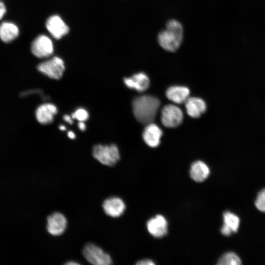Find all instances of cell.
I'll return each mask as SVG.
<instances>
[{
	"label": "cell",
	"mask_w": 265,
	"mask_h": 265,
	"mask_svg": "<svg viewBox=\"0 0 265 265\" xmlns=\"http://www.w3.org/2000/svg\"><path fill=\"white\" fill-rule=\"evenodd\" d=\"M63 120L67 123L72 124L73 123V119L72 116H70L69 115H64L63 116Z\"/></svg>",
	"instance_id": "25"
},
{
	"label": "cell",
	"mask_w": 265,
	"mask_h": 265,
	"mask_svg": "<svg viewBox=\"0 0 265 265\" xmlns=\"http://www.w3.org/2000/svg\"><path fill=\"white\" fill-rule=\"evenodd\" d=\"M185 103L188 115L192 118L200 117L207 109L205 101L198 97H189Z\"/></svg>",
	"instance_id": "15"
},
{
	"label": "cell",
	"mask_w": 265,
	"mask_h": 265,
	"mask_svg": "<svg viewBox=\"0 0 265 265\" xmlns=\"http://www.w3.org/2000/svg\"><path fill=\"white\" fill-rule=\"evenodd\" d=\"M223 215L224 224L221 229V233L229 236L233 232H237L239 225L238 217L230 212H225Z\"/></svg>",
	"instance_id": "18"
},
{
	"label": "cell",
	"mask_w": 265,
	"mask_h": 265,
	"mask_svg": "<svg viewBox=\"0 0 265 265\" xmlns=\"http://www.w3.org/2000/svg\"><path fill=\"white\" fill-rule=\"evenodd\" d=\"M38 70L47 77L54 80H59L65 71L63 60L58 56H53L49 60L40 63Z\"/></svg>",
	"instance_id": "5"
},
{
	"label": "cell",
	"mask_w": 265,
	"mask_h": 265,
	"mask_svg": "<svg viewBox=\"0 0 265 265\" xmlns=\"http://www.w3.org/2000/svg\"><path fill=\"white\" fill-rule=\"evenodd\" d=\"M71 116L73 119L84 122L88 119L89 113L85 108H79L72 114Z\"/></svg>",
	"instance_id": "21"
},
{
	"label": "cell",
	"mask_w": 265,
	"mask_h": 265,
	"mask_svg": "<svg viewBox=\"0 0 265 265\" xmlns=\"http://www.w3.org/2000/svg\"><path fill=\"white\" fill-rule=\"evenodd\" d=\"M46 27L51 35L56 39H59L67 34L69 28L58 15H53L47 20Z\"/></svg>",
	"instance_id": "9"
},
{
	"label": "cell",
	"mask_w": 265,
	"mask_h": 265,
	"mask_svg": "<svg viewBox=\"0 0 265 265\" xmlns=\"http://www.w3.org/2000/svg\"><path fill=\"white\" fill-rule=\"evenodd\" d=\"M256 208L262 212H265V188L258 193L255 202Z\"/></svg>",
	"instance_id": "22"
},
{
	"label": "cell",
	"mask_w": 265,
	"mask_h": 265,
	"mask_svg": "<svg viewBox=\"0 0 265 265\" xmlns=\"http://www.w3.org/2000/svg\"><path fill=\"white\" fill-rule=\"evenodd\" d=\"M138 265H153L155 263L152 260L149 259H143L138 261L136 263Z\"/></svg>",
	"instance_id": "23"
},
{
	"label": "cell",
	"mask_w": 265,
	"mask_h": 265,
	"mask_svg": "<svg viewBox=\"0 0 265 265\" xmlns=\"http://www.w3.org/2000/svg\"><path fill=\"white\" fill-rule=\"evenodd\" d=\"M167 221L162 215L158 214L150 219L147 222L149 233L155 238H162L167 232Z\"/></svg>",
	"instance_id": "11"
},
{
	"label": "cell",
	"mask_w": 265,
	"mask_h": 265,
	"mask_svg": "<svg viewBox=\"0 0 265 265\" xmlns=\"http://www.w3.org/2000/svg\"><path fill=\"white\" fill-rule=\"evenodd\" d=\"M210 170L208 166L204 162L198 160L191 165L190 176L192 180L197 182H202L209 176Z\"/></svg>",
	"instance_id": "19"
},
{
	"label": "cell",
	"mask_w": 265,
	"mask_h": 265,
	"mask_svg": "<svg viewBox=\"0 0 265 265\" xmlns=\"http://www.w3.org/2000/svg\"><path fill=\"white\" fill-rule=\"evenodd\" d=\"M67 226V218L60 212H53L47 217V231L52 236H60L64 233Z\"/></svg>",
	"instance_id": "8"
},
{
	"label": "cell",
	"mask_w": 265,
	"mask_h": 265,
	"mask_svg": "<svg viewBox=\"0 0 265 265\" xmlns=\"http://www.w3.org/2000/svg\"><path fill=\"white\" fill-rule=\"evenodd\" d=\"M82 253L85 260L92 265H110L112 264L110 255L93 243L86 244Z\"/></svg>",
	"instance_id": "4"
},
{
	"label": "cell",
	"mask_w": 265,
	"mask_h": 265,
	"mask_svg": "<svg viewBox=\"0 0 265 265\" xmlns=\"http://www.w3.org/2000/svg\"><path fill=\"white\" fill-rule=\"evenodd\" d=\"M92 155L101 164L108 166L115 165L120 158L119 149L114 144L94 145Z\"/></svg>",
	"instance_id": "3"
},
{
	"label": "cell",
	"mask_w": 265,
	"mask_h": 265,
	"mask_svg": "<svg viewBox=\"0 0 265 265\" xmlns=\"http://www.w3.org/2000/svg\"><path fill=\"white\" fill-rule=\"evenodd\" d=\"M183 120V113L178 106L169 104L165 106L161 111V121L167 128H175L180 125Z\"/></svg>",
	"instance_id": "6"
},
{
	"label": "cell",
	"mask_w": 265,
	"mask_h": 265,
	"mask_svg": "<svg viewBox=\"0 0 265 265\" xmlns=\"http://www.w3.org/2000/svg\"><path fill=\"white\" fill-rule=\"evenodd\" d=\"M241 264L238 256L233 252H228L222 256L218 260L217 264L219 265H239Z\"/></svg>",
	"instance_id": "20"
},
{
	"label": "cell",
	"mask_w": 265,
	"mask_h": 265,
	"mask_svg": "<svg viewBox=\"0 0 265 265\" xmlns=\"http://www.w3.org/2000/svg\"><path fill=\"white\" fill-rule=\"evenodd\" d=\"M78 128L81 131H85L86 129V125L84 122L79 121L78 123Z\"/></svg>",
	"instance_id": "26"
},
{
	"label": "cell",
	"mask_w": 265,
	"mask_h": 265,
	"mask_svg": "<svg viewBox=\"0 0 265 265\" xmlns=\"http://www.w3.org/2000/svg\"><path fill=\"white\" fill-rule=\"evenodd\" d=\"M53 44L48 36L42 34L38 36L31 45L32 53L39 58L50 56L53 53Z\"/></svg>",
	"instance_id": "7"
},
{
	"label": "cell",
	"mask_w": 265,
	"mask_h": 265,
	"mask_svg": "<svg viewBox=\"0 0 265 265\" xmlns=\"http://www.w3.org/2000/svg\"><path fill=\"white\" fill-rule=\"evenodd\" d=\"M105 213L108 216L116 218L121 216L126 209L124 201L118 197L112 196L106 199L102 204Z\"/></svg>",
	"instance_id": "10"
},
{
	"label": "cell",
	"mask_w": 265,
	"mask_h": 265,
	"mask_svg": "<svg viewBox=\"0 0 265 265\" xmlns=\"http://www.w3.org/2000/svg\"><path fill=\"white\" fill-rule=\"evenodd\" d=\"M67 135L70 139H74L76 137V135L73 131H69L67 133Z\"/></svg>",
	"instance_id": "27"
},
{
	"label": "cell",
	"mask_w": 265,
	"mask_h": 265,
	"mask_svg": "<svg viewBox=\"0 0 265 265\" xmlns=\"http://www.w3.org/2000/svg\"><path fill=\"white\" fill-rule=\"evenodd\" d=\"M59 129L61 130V131H65L66 130V127L64 125H60L59 127Z\"/></svg>",
	"instance_id": "29"
},
{
	"label": "cell",
	"mask_w": 265,
	"mask_h": 265,
	"mask_svg": "<svg viewBox=\"0 0 265 265\" xmlns=\"http://www.w3.org/2000/svg\"><path fill=\"white\" fill-rule=\"evenodd\" d=\"M162 135V131L161 129L152 122L147 124L143 131L142 136L147 145L155 148L159 145Z\"/></svg>",
	"instance_id": "13"
},
{
	"label": "cell",
	"mask_w": 265,
	"mask_h": 265,
	"mask_svg": "<svg viewBox=\"0 0 265 265\" xmlns=\"http://www.w3.org/2000/svg\"><path fill=\"white\" fill-rule=\"evenodd\" d=\"M124 82L127 87L140 92L147 90L150 85L148 77L142 72L135 74L129 78H124Z\"/></svg>",
	"instance_id": "14"
},
{
	"label": "cell",
	"mask_w": 265,
	"mask_h": 265,
	"mask_svg": "<svg viewBox=\"0 0 265 265\" xmlns=\"http://www.w3.org/2000/svg\"><path fill=\"white\" fill-rule=\"evenodd\" d=\"M190 90L183 86H172L166 91V97L174 103L181 104L185 103L189 97Z\"/></svg>",
	"instance_id": "17"
},
{
	"label": "cell",
	"mask_w": 265,
	"mask_h": 265,
	"mask_svg": "<svg viewBox=\"0 0 265 265\" xmlns=\"http://www.w3.org/2000/svg\"><path fill=\"white\" fill-rule=\"evenodd\" d=\"M6 13V8L5 4L2 2L0 1V21L3 18Z\"/></svg>",
	"instance_id": "24"
},
{
	"label": "cell",
	"mask_w": 265,
	"mask_h": 265,
	"mask_svg": "<svg viewBox=\"0 0 265 265\" xmlns=\"http://www.w3.org/2000/svg\"><path fill=\"white\" fill-rule=\"evenodd\" d=\"M57 111V108L55 105L45 103L37 107L35 111V116L39 123L47 125L52 123Z\"/></svg>",
	"instance_id": "12"
},
{
	"label": "cell",
	"mask_w": 265,
	"mask_h": 265,
	"mask_svg": "<svg viewBox=\"0 0 265 265\" xmlns=\"http://www.w3.org/2000/svg\"><path fill=\"white\" fill-rule=\"evenodd\" d=\"M65 265H80V264L79 263H78L76 261H69V262H67V263H65Z\"/></svg>",
	"instance_id": "28"
},
{
	"label": "cell",
	"mask_w": 265,
	"mask_h": 265,
	"mask_svg": "<svg viewBox=\"0 0 265 265\" xmlns=\"http://www.w3.org/2000/svg\"><path fill=\"white\" fill-rule=\"evenodd\" d=\"M159 105V100L157 97L150 95L137 97L132 101L134 116L141 123H152L156 116Z\"/></svg>",
	"instance_id": "1"
},
{
	"label": "cell",
	"mask_w": 265,
	"mask_h": 265,
	"mask_svg": "<svg viewBox=\"0 0 265 265\" xmlns=\"http://www.w3.org/2000/svg\"><path fill=\"white\" fill-rule=\"evenodd\" d=\"M183 38L182 24L176 20H171L166 24L165 29L158 36L159 45L168 52H174L181 46Z\"/></svg>",
	"instance_id": "2"
},
{
	"label": "cell",
	"mask_w": 265,
	"mask_h": 265,
	"mask_svg": "<svg viewBox=\"0 0 265 265\" xmlns=\"http://www.w3.org/2000/svg\"><path fill=\"white\" fill-rule=\"evenodd\" d=\"M19 33V27L13 22L5 21L0 25V39L5 43L14 41L18 37Z\"/></svg>",
	"instance_id": "16"
}]
</instances>
